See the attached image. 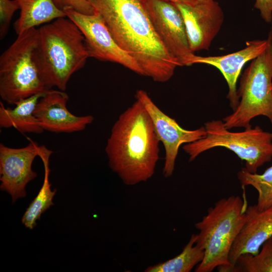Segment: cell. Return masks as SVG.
I'll list each match as a JSON object with an SVG mask.
<instances>
[{"mask_svg": "<svg viewBox=\"0 0 272 272\" xmlns=\"http://www.w3.org/2000/svg\"><path fill=\"white\" fill-rule=\"evenodd\" d=\"M52 153V151L44 147L39 156L44 167L43 183L37 196L29 204L22 218V223L30 230L36 226V221L40 219L41 214L51 206L54 205L52 199L56 189L51 190V184L49 183L48 178L50 172L49 160Z\"/></svg>", "mask_w": 272, "mask_h": 272, "instance_id": "18", "label": "cell"}, {"mask_svg": "<svg viewBox=\"0 0 272 272\" xmlns=\"http://www.w3.org/2000/svg\"><path fill=\"white\" fill-rule=\"evenodd\" d=\"M230 272H272V237L262 244L256 255H240Z\"/></svg>", "mask_w": 272, "mask_h": 272, "instance_id": "21", "label": "cell"}, {"mask_svg": "<svg viewBox=\"0 0 272 272\" xmlns=\"http://www.w3.org/2000/svg\"><path fill=\"white\" fill-rule=\"evenodd\" d=\"M160 142L148 112L135 99L112 127L105 148L109 166L126 185L146 182L155 173Z\"/></svg>", "mask_w": 272, "mask_h": 272, "instance_id": "2", "label": "cell"}, {"mask_svg": "<svg viewBox=\"0 0 272 272\" xmlns=\"http://www.w3.org/2000/svg\"><path fill=\"white\" fill-rule=\"evenodd\" d=\"M197 2H208V1H211L213 0H195Z\"/></svg>", "mask_w": 272, "mask_h": 272, "instance_id": "26", "label": "cell"}, {"mask_svg": "<svg viewBox=\"0 0 272 272\" xmlns=\"http://www.w3.org/2000/svg\"><path fill=\"white\" fill-rule=\"evenodd\" d=\"M183 18L189 46L193 53L208 50L221 29L224 12L215 0L188 5L174 4Z\"/></svg>", "mask_w": 272, "mask_h": 272, "instance_id": "12", "label": "cell"}, {"mask_svg": "<svg viewBox=\"0 0 272 272\" xmlns=\"http://www.w3.org/2000/svg\"><path fill=\"white\" fill-rule=\"evenodd\" d=\"M118 45L134 58L145 76L163 83L178 65L158 36L147 0H88Z\"/></svg>", "mask_w": 272, "mask_h": 272, "instance_id": "1", "label": "cell"}, {"mask_svg": "<svg viewBox=\"0 0 272 272\" xmlns=\"http://www.w3.org/2000/svg\"><path fill=\"white\" fill-rule=\"evenodd\" d=\"M268 40H254L247 41L246 46L231 53L220 56H201L195 54L191 58V65L203 63L218 69L228 84L227 98L233 111L237 107L239 100L237 93L236 84L244 65L261 54L267 47Z\"/></svg>", "mask_w": 272, "mask_h": 272, "instance_id": "14", "label": "cell"}, {"mask_svg": "<svg viewBox=\"0 0 272 272\" xmlns=\"http://www.w3.org/2000/svg\"><path fill=\"white\" fill-rule=\"evenodd\" d=\"M197 234H192L182 251L175 257L149 266L145 272H190L203 259L204 250L196 243Z\"/></svg>", "mask_w": 272, "mask_h": 272, "instance_id": "19", "label": "cell"}, {"mask_svg": "<svg viewBox=\"0 0 272 272\" xmlns=\"http://www.w3.org/2000/svg\"><path fill=\"white\" fill-rule=\"evenodd\" d=\"M17 35L0 56V96L10 105L49 90L35 58L38 29L33 28Z\"/></svg>", "mask_w": 272, "mask_h": 272, "instance_id": "5", "label": "cell"}, {"mask_svg": "<svg viewBox=\"0 0 272 272\" xmlns=\"http://www.w3.org/2000/svg\"><path fill=\"white\" fill-rule=\"evenodd\" d=\"M254 7L259 11L261 18L266 23H271L272 0H255Z\"/></svg>", "mask_w": 272, "mask_h": 272, "instance_id": "24", "label": "cell"}, {"mask_svg": "<svg viewBox=\"0 0 272 272\" xmlns=\"http://www.w3.org/2000/svg\"><path fill=\"white\" fill-rule=\"evenodd\" d=\"M20 10L16 0H0V38L7 34L13 16Z\"/></svg>", "mask_w": 272, "mask_h": 272, "instance_id": "22", "label": "cell"}, {"mask_svg": "<svg viewBox=\"0 0 272 272\" xmlns=\"http://www.w3.org/2000/svg\"><path fill=\"white\" fill-rule=\"evenodd\" d=\"M66 16L80 29L89 57L118 63L133 72L145 76L137 61L116 43L101 17L97 14L87 15L68 8Z\"/></svg>", "mask_w": 272, "mask_h": 272, "instance_id": "8", "label": "cell"}, {"mask_svg": "<svg viewBox=\"0 0 272 272\" xmlns=\"http://www.w3.org/2000/svg\"><path fill=\"white\" fill-rule=\"evenodd\" d=\"M56 6L63 11L68 8L87 15L94 14L92 6L88 0H54Z\"/></svg>", "mask_w": 272, "mask_h": 272, "instance_id": "23", "label": "cell"}, {"mask_svg": "<svg viewBox=\"0 0 272 272\" xmlns=\"http://www.w3.org/2000/svg\"><path fill=\"white\" fill-rule=\"evenodd\" d=\"M135 97L148 112L157 135L164 146L165 157L163 174L166 178L169 177L173 173L181 145L203 138L206 134V129L204 126L193 130L182 128L174 119L162 111L143 90L137 91Z\"/></svg>", "mask_w": 272, "mask_h": 272, "instance_id": "9", "label": "cell"}, {"mask_svg": "<svg viewBox=\"0 0 272 272\" xmlns=\"http://www.w3.org/2000/svg\"><path fill=\"white\" fill-rule=\"evenodd\" d=\"M247 207L245 194L243 197L223 198L195 224L199 230L195 243L205 251L195 272H211L216 268L220 272H229V253L245 223Z\"/></svg>", "mask_w": 272, "mask_h": 272, "instance_id": "4", "label": "cell"}, {"mask_svg": "<svg viewBox=\"0 0 272 272\" xmlns=\"http://www.w3.org/2000/svg\"><path fill=\"white\" fill-rule=\"evenodd\" d=\"M20 10L19 17L13 24L18 35L28 29L66 17L54 0H16Z\"/></svg>", "mask_w": 272, "mask_h": 272, "instance_id": "17", "label": "cell"}, {"mask_svg": "<svg viewBox=\"0 0 272 272\" xmlns=\"http://www.w3.org/2000/svg\"><path fill=\"white\" fill-rule=\"evenodd\" d=\"M206 135L195 142L184 144L182 149L193 161L203 152L218 147L233 152L245 162V168L252 173L272 159V133L259 126L245 128L240 132L229 131L222 120L205 123Z\"/></svg>", "mask_w": 272, "mask_h": 272, "instance_id": "6", "label": "cell"}, {"mask_svg": "<svg viewBox=\"0 0 272 272\" xmlns=\"http://www.w3.org/2000/svg\"><path fill=\"white\" fill-rule=\"evenodd\" d=\"M164 2H169L173 4H183L188 5L195 4L197 1L195 0H160Z\"/></svg>", "mask_w": 272, "mask_h": 272, "instance_id": "25", "label": "cell"}, {"mask_svg": "<svg viewBox=\"0 0 272 272\" xmlns=\"http://www.w3.org/2000/svg\"><path fill=\"white\" fill-rule=\"evenodd\" d=\"M35 58L47 88L65 91L72 76L82 69L89 57L84 36L66 16L38 28Z\"/></svg>", "mask_w": 272, "mask_h": 272, "instance_id": "3", "label": "cell"}, {"mask_svg": "<svg viewBox=\"0 0 272 272\" xmlns=\"http://www.w3.org/2000/svg\"><path fill=\"white\" fill-rule=\"evenodd\" d=\"M265 49L251 60L242 75L237 91L239 104L233 113L223 120L225 127L252 126V119L264 116L272 125V31Z\"/></svg>", "mask_w": 272, "mask_h": 272, "instance_id": "7", "label": "cell"}, {"mask_svg": "<svg viewBox=\"0 0 272 272\" xmlns=\"http://www.w3.org/2000/svg\"><path fill=\"white\" fill-rule=\"evenodd\" d=\"M68 95L61 90L50 89L38 101L34 112L44 130L56 133H71L84 130L91 124V115L77 116L72 114L66 105Z\"/></svg>", "mask_w": 272, "mask_h": 272, "instance_id": "13", "label": "cell"}, {"mask_svg": "<svg viewBox=\"0 0 272 272\" xmlns=\"http://www.w3.org/2000/svg\"><path fill=\"white\" fill-rule=\"evenodd\" d=\"M147 7L155 30L178 66L191 65L194 54L190 49L182 15L172 3L147 0Z\"/></svg>", "mask_w": 272, "mask_h": 272, "instance_id": "10", "label": "cell"}, {"mask_svg": "<svg viewBox=\"0 0 272 272\" xmlns=\"http://www.w3.org/2000/svg\"><path fill=\"white\" fill-rule=\"evenodd\" d=\"M45 92L39 93L17 102L13 108L0 102V127H14L22 132L41 133L44 131L34 115L36 105Z\"/></svg>", "mask_w": 272, "mask_h": 272, "instance_id": "16", "label": "cell"}, {"mask_svg": "<svg viewBox=\"0 0 272 272\" xmlns=\"http://www.w3.org/2000/svg\"><path fill=\"white\" fill-rule=\"evenodd\" d=\"M272 237V206L260 211L256 204L248 206L245 223L229 255L231 269L238 257L245 253L256 255L262 244Z\"/></svg>", "mask_w": 272, "mask_h": 272, "instance_id": "15", "label": "cell"}, {"mask_svg": "<svg viewBox=\"0 0 272 272\" xmlns=\"http://www.w3.org/2000/svg\"><path fill=\"white\" fill-rule=\"evenodd\" d=\"M43 147L32 141L20 148L0 144V188L11 195L13 203L26 196V185L37 176L32 163Z\"/></svg>", "mask_w": 272, "mask_h": 272, "instance_id": "11", "label": "cell"}, {"mask_svg": "<svg viewBox=\"0 0 272 272\" xmlns=\"http://www.w3.org/2000/svg\"><path fill=\"white\" fill-rule=\"evenodd\" d=\"M237 178L242 186L250 185L258 192L256 206L260 211L272 206V166L259 174L252 173L242 168L237 173Z\"/></svg>", "mask_w": 272, "mask_h": 272, "instance_id": "20", "label": "cell"}]
</instances>
